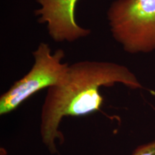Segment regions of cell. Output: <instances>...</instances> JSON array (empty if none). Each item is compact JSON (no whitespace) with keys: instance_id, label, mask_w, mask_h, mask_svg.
Wrapping results in <instances>:
<instances>
[{"instance_id":"277c9868","label":"cell","mask_w":155,"mask_h":155,"mask_svg":"<svg viewBox=\"0 0 155 155\" xmlns=\"http://www.w3.org/2000/svg\"><path fill=\"white\" fill-rule=\"evenodd\" d=\"M78 0H37L40 8L35 12L39 23H46L48 33L55 42H73L86 37L91 30L83 28L75 20Z\"/></svg>"},{"instance_id":"5b68a950","label":"cell","mask_w":155,"mask_h":155,"mask_svg":"<svg viewBox=\"0 0 155 155\" xmlns=\"http://www.w3.org/2000/svg\"><path fill=\"white\" fill-rule=\"evenodd\" d=\"M131 155H155V140L139 145Z\"/></svg>"},{"instance_id":"7a4b0ae2","label":"cell","mask_w":155,"mask_h":155,"mask_svg":"<svg viewBox=\"0 0 155 155\" xmlns=\"http://www.w3.org/2000/svg\"><path fill=\"white\" fill-rule=\"evenodd\" d=\"M107 18L112 35L126 52L155 50V0H115Z\"/></svg>"},{"instance_id":"6da1fadb","label":"cell","mask_w":155,"mask_h":155,"mask_svg":"<svg viewBox=\"0 0 155 155\" xmlns=\"http://www.w3.org/2000/svg\"><path fill=\"white\" fill-rule=\"evenodd\" d=\"M116 83L131 89L143 88L137 76L124 65L85 61L69 65L62 82L48 88L40 116V134L51 154L57 153V140L61 143L64 141L59 130L63 118L99 111L104 100L100 88Z\"/></svg>"},{"instance_id":"3957f363","label":"cell","mask_w":155,"mask_h":155,"mask_svg":"<svg viewBox=\"0 0 155 155\" xmlns=\"http://www.w3.org/2000/svg\"><path fill=\"white\" fill-rule=\"evenodd\" d=\"M32 55L35 63L30 71L0 97V115L16 110L42 89L58 85L66 75L69 65L62 62L65 57L63 50L59 49L52 54L50 46L42 42Z\"/></svg>"}]
</instances>
